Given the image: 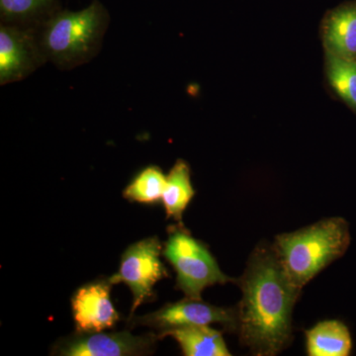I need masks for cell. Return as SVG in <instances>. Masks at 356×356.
Here are the masks:
<instances>
[{"label":"cell","mask_w":356,"mask_h":356,"mask_svg":"<svg viewBox=\"0 0 356 356\" xmlns=\"http://www.w3.org/2000/svg\"><path fill=\"white\" fill-rule=\"evenodd\" d=\"M241 341L257 355H277L289 344L292 312L301 290L293 284L273 247L255 248L240 280Z\"/></svg>","instance_id":"cell-1"},{"label":"cell","mask_w":356,"mask_h":356,"mask_svg":"<svg viewBox=\"0 0 356 356\" xmlns=\"http://www.w3.org/2000/svg\"><path fill=\"white\" fill-rule=\"evenodd\" d=\"M350 243L348 222L334 217L277 236L273 248L288 277L302 290L323 269L343 257Z\"/></svg>","instance_id":"cell-2"},{"label":"cell","mask_w":356,"mask_h":356,"mask_svg":"<svg viewBox=\"0 0 356 356\" xmlns=\"http://www.w3.org/2000/svg\"><path fill=\"white\" fill-rule=\"evenodd\" d=\"M106 26L104 10L97 3L58 14L42 32L40 51L60 69L86 64L99 50Z\"/></svg>","instance_id":"cell-3"},{"label":"cell","mask_w":356,"mask_h":356,"mask_svg":"<svg viewBox=\"0 0 356 356\" xmlns=\"http://www.w3.org/2000/svg\"><path fill=\"white\" fill-rule=\"evenodd\" d=\"M163 254L175 268L177 287L186 298L201 300L206 288L231 280L207 247L184 229H170Z\"/></svg>","instance_id":"cell-4"},{"label":"cell","mask_w":356,"mask_h":356,"mask_svg":"<svg viewBox=\"0 0 356 356\" xmlns=\"http://www.w3.org/2000/svg\"><path fill=\"white\" fill-rule=\"evenodd\" d=\"M161 252L163 245L156 236L134 243L122 257L118 273L109 278L112 284L125 283L132 291L130 318L144 302L153 298L154 285L168 276Z\"/></svg>","instance_id":"cell-5"},{"label":"cell","mask_w":356,"mask_h":356,"mask_svg":"<svg viewBox=\"0 0 356 356\" xmlns=\"http://www.w3.org/2000/svg\"><path fill=\"white\" fill-rule=\"evenodd\" d=\"M136 325H146L159 330V334L184 325H222L228 331H238V308H221L201 300L186 298L168 304L159 310L131 318Z\"/></svg>","instance_id":"cell-6"},{"label":"cell","mask_w":356,"mask_h":356,"mask_svg":"<svg viewBox=\"0 0 356 356\" xmlns=\"http://www.w3.org/2000/svg\"><path fill=\"white\" fill-rule=\"evenodd\" d=\"M158 336H134L129 332L102 334L79 332L57 344L54 355L63 356H128L152 353Z\"/></svg>","instance_id":"cell-7"},{"label":"cell","mask_w":356,"mask_h":356,"mask_svg":"<svg viewBox=\"0 0 356 356\" xmlns=\"http://www.w3.org/2000/svg\"><path fill=\"white\" fill-rule=\"evenodd\" d=\"M111 285L109 280L96 281L74 293L72 310L77 332H100L111 329L118 322V312L110 299Z\"/></svg>","instance_id":"cell-8"},{"label":"cell","mask_w":356,"mask_h":356,"mask_svg":"<svg viewBox=\"0 0 356 356\" xmlns=\"http://www.w3.org/2000/svg\"><path fill=\"white\" fill-rule=\"evenodd\" d=\"M41 51L31 35L17 27L0 29V83H15L36 70Z\"/></svg>","instance_id":"cell-9"},{"label":"cell","mask_w":356,"mask_h":356,"mask_svg":"<svg viewBox=\"0 0 356 356\" xmlns=\"http://www.w3.org/2000/svg\"><path fill=\"white\" fill-rule=\"evenodd\" d=\"M325 51L356 60V1L331 11L323 28Z\"/></svg>","instance_id":"cell-10"},{"label":"cell","mask_w":356,"mask_h":356,"mask_svg":"<svg viewBox=\"0 0 356 356\" xmlns=\"http://www.w3.org/2000/svg\"><path fill=\"white\" fill-rule=\"evenodd\" d=\"M159 337H173L186 356L231 355L222 332L209 325H184L165 332Z\"/></svg>","instance_id":"cell-11"},{"label":"cell","mask_w":356,"mask_h":356,"mask_svg":"<svg viewBox=\"0 0 356 356\" xmlns=\"http://www.w3.org/2000/svg\"><path fill=\"white\" fill-rule=\"evenodd\" d=\"M307 353L310 356H348L353 350L350 330L341 321L318 323L306 332Z\"/></svg>","instance_id":"cell-12"},{"label":"cell","mask_w":356,"mask_h":356,"mask_svg":"<svg viewBox=\"0 0 356 356\" xmlns=\"http://www.w3.org/2000/svg\"><path fill=\"white\" fill-rule=\"evenodd\" d=\"M195 191L191 184V168L188 163L178 159L166 175L165 191H163V206L168 218H173L181 224L182 214L186 210Z\"/></svg>","instance_id":"cell-13"},{"label":"cell","mask_w":356,"mask_h":356,"mask_svg":"<svg viewBox=\"0 0 356 356\" xmlns=\"http://www.w3.org/2000/svg\"><path fill=\"white\" fill-rule=\"evenodd\" d=\"M325 74L332 90L356 112V60L325 51Z\"/></svg>","instance_id":"cell-14"},{"label":"cell","mask_w":356,"mask_h":356,"mask_svg":"<svg viewBox=\"0 0 356 356\" xmlns=\"http://www.w3.org/2000/svg\"><path fill=\"white\" fill-rule=\"evenodd\" d=\"M166 175L156 165L147 166L126 187L123 196L129 201L143 204L158 203L165 191Z\"/></svg>","instance_id":"cell-15"},{"label":"cell","mask_w":356,"mask_h":356,"mask_svg":"<svg viewBox=\"0 0 356 356\" xmlns=\"http://www.w3.org/2000/svg\"><path fill=\"white\" fill-rule=\"evenodd\" d=\"M49 2L50 0H0V9L7 19H27L48 6Z\"/></svg>","instance_id":"cell-16"}]
</instances>
